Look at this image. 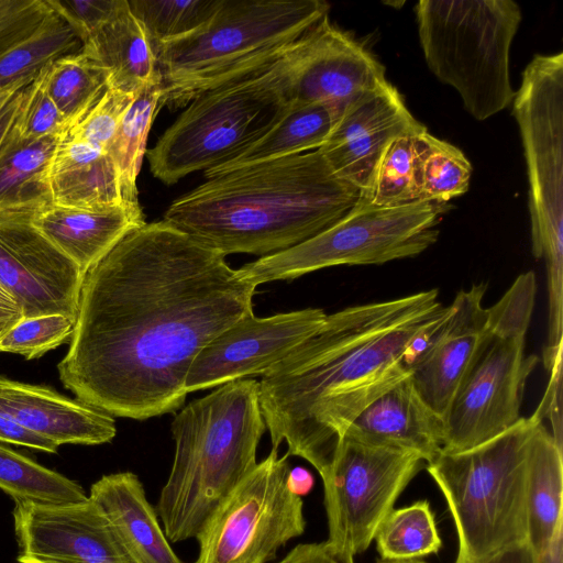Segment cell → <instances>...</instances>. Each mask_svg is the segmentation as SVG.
I'll return each mask as SVG.
<instances>
[{
	"instance_id": "1",
	"label": "cell",
	"mask_w": 563,
	"mask_h": 563,
	"mask_svg": "<svg viewBox=\"0 0 563 563\" xmlns=\"http://www.w3.org/2000/svg\"><path fill=\"white\" fill-rule=\"evenodd\" d=\"M255 290L220 252L164 220L145 223L86 273L59 379L112 417L175 412L194 360L254 313Z\"/></svg>"
},
{
	"instance_id": "2",
	"label": "cell",
	"mask_w": 563,
	"mask_h": 563,
	"mask_svg": "<svg viewBox=\"0 0 563 563\" xmlns=\"http://www.w3.org/2000/svg\"><path fill=\"white\" fill-rule=\"evenodd\" d=\"M438 289L361 303L327 314L321 327L258 382L272 449L322 476L362 410L400 379L426 338L445 319Z\"/></svg>"
},
{
	"instance_id": "3",
	"label": "cell",
	"mask_w": 563,
	"mask_h": 563,
	"mask_svg": "<svg viewBox=\"0 0 563 563\" xmlns=\"http://www.w3.org/2000/svg\"><path fill=\"white\" fill-rule=\"evenodd\" d=\"M361 199L314 150L206 178L175 199L163 220L224 256L263 257L317 235Z\"/></svg>"
},
{
	"instance_id": "4",
	"label": "cell",
	"mask_w": 563,
	"mask_h": 563,
	"mask_svg": "<svg viewBox=\"0 0 563 563\" xmlns=\"http://www.w3.org/2000/svg\"><path fill=\"white\" fill-rule=\"evenodd\" d=\"M175 454L155 506L168 541L196 539L209 517L257 465L266 431L258 382L239 379L189 402L170 424Z\"/></svg>"
},
{
	"instance_id": "5",
	"label": "cell",
	"mask_w": 563,
	"mask_h": 563,
	"mask_svg": "<svg viewBox=\"0 0 563 563\" xmlns=\"http://www.w3.org/2000/svg\"><path fill=\"white\" fill-rule=\"evenodd\" d=\"M328 13L322 0H221L199 29L152 46L161 107H183L208 89L278 60Z\"/></svg>"
},
{
	"instance_id": "6",
	"label": "cell",
	"mask_w": 563,
	"mask_h": 563,
	"mask_svg": "<svg viewBox=\"0 0 563 563\" xmlns=\"http://www.w3.org/2000/svg\"><path fill=\"white\" fill-rule=\"evenodd\" d=\"M539 419L522 418L468 450L426 464L445 498L457 534L454 563H476L527 540L528 452Z\"/></svg>"
},
{
	"instance_id": "7",
	"label": "cell",
	"mask_w": 563,
	"mask_h": 563,
	"mask_svg": "<svg viewBox=\"0 0 563 563\" xmlns=\"http://www.w3.org/2000/svg\"><path fill=\"white\" fill-rule=\"evenodd\" d=\"M287 53L196 96L147 152L153 176L174 185L220 167L265 135L289 107Z\"/></svg>"
},
{
	"instance_id": "8",
	"label": "cell",
	"mask_w": 563,
	"mask_h": 563,
	"mask_svg": "<svg viewBox=\"0 0 563 563\" xmlns=\"http://www.w3.org/2000/svg\"><path fill=\"white\" fill-rule=\"evenodd\" d=\"M429 69L485 121L512 103L510 48L522 20L511 0H421L415 7Z\"/></svg>"
},
{
	"instance_id": "9",
	"label": "cell",
	"mask_w": 563,
	"mask_h": 563,
	"mask_svg": "<svg viewBox=\"0 0 563 563\" xmlns=\"http://www.w3.org/2000/svg\"><path fill=\"white\" fill-rule=\"evenodd\" d=\"M537 297L536 274H520L488 307L484 334L444 417L442 452L477 446L520 419L525 387L539 358L526 354Z\"/></svg>"
},
{
	"instance_id": "10",
	"label": "cell",
	"mask_w": 563,
	"mask_h": 563,
	"mask_svg": "<svg viewBox=\"0 0 563 563\" xmlns=\"http://www.w3.org/2000/svg\"><path fill=\"white\" fill-rule=\"evenodd\" d=\"M529 183L531 251L547 268L548 340L563 334V53L537 54L512 100Z\"/></svg>"
},
{
	"instance_id": "11",
	"label": "cell",
	"mask_w": 563,
	"mask_h": 563,
	"mask_svg": "<svg viewBox=\"0 0 563 563\" xmlns=\"http://www.w3.org/2000/svg\"><path fill=\"white\" fill-rule=\"evenodd\" d=\"M448 203L417 201L383 208L361 199L331 227L285 251L260 257L238 268L256 287L290 280L339 265H380L415 257L439 238Z\"/></svg>"
},
{
	"instance_id": "12",
	"label": "cell",
	"mask_w": 563,
	"mask_h": 563,
	"mask_svg": "<svg viewBox=\"0 0 563 563\" xmlns=\"http://www.w3.org/2000/svg\"><path fill=\"white\" fill-rule=\"evenodd\" d=\"M288 457L272 449L230 492L197 534L194 563H269L305 532L303 501L289 486Z\"/></svg>"
},
{
	"instance_id": "13",
	"label": "cell",
	"mask_w": 563,
	"mask_h": 563,
	"mask_svg": "<svg viewBox=\"0 0 563 563\" xmlns=\"http://www.w3.org/2000/svg\"><path fill=\"white\" fill-rule=\"evenodd\" d=\"M411 451L343 438L321 476L328 549L354 562L367 550L402 490L423 466Z\"/></svg>"
},
{
	"instance_id": "14",
	"label": "cell",
	"mask_w": 563,
	"mask_h": 563,
	"mask_svg": "<svg viewBox=\"0 0 563 563\" xmlns=\"http://www.w3.org/2000/svg\"><path fill=\"white\" fill-rule=\"evenodd\" d=\"M286 68L290 104L320 103L340 115L358 97L388 81L380 62L328 15L294 44Z\"/></svg>"
},
{
	"instance_id": "15",
	"label": "cell",
	"mask_w": 563,
	"mask_h": 563,
	"mask_svg": "<svg viewBox=\"0 0 563 563\" xmlns=\"http://www.w3.org/2000/svg\"><path fill=\"white\" fill-rule=\"evenodd\" d=\"M325 317L321 308H305L240 319L196 356L185 380L186 394L264 375L316 332Z\"/></svg>"
},
{
	"instance_id": "16",
	"label": "cell",
	"mask_w": 563,
	"mask_h": 563,
	"mask_svg": "<svg viewBox=\"0 0 563 563\" xmlns=\"http://www.w3.org/2000/svg\"><path fill=\"white\" fill-rule=\"evenodd\" d=\"M19 563H132L101 507L14 503Z\"/></svg>"
},
{
	"instance_id": "17",
	"label": "cell",
	"mask_w": 563,
	"mask_h": 563,
	"mask_svg": "<svg viewBox=\"0 0 563 563\" xmlns=\"http://www.w3.org/2000/svg\"><path fill=\"white\" fill-rule=\"evenodd\" d=\"M424 130L398 89L387 81L349 104L318 150L336 176L368 200L388 146L399 137Z\"/></svg>"
},
{
	"instance_id": "18",
	"label": "cell",
	"mask_w": 563,
	"mask_h": 563,
	"mask_svg": "<svg viewBox=\"0 0 563 563\" xmlns=\"http://www.w3.org/2000/svg\"><path fill=\"white\" fill-rule=\"evenodd\" d=\"M85 274L25 220L0 221V285L23 317L76 316Z\"/></svg>"
},
{
	"instance_id": "19",
	"label": "cell",
	"mask_w": 563,
	"mask_h": 563,
	"mask_svg": "<svg viewBox=\"0 0 563 563\" xmlns=\"http://www.w3.org/2000/svg\"><path fill=\"white\" fill-rule=\"evenodd\" d=\"M485 292L483 283L461 289L411 363L409 377L417 393L442 418L484 334L488 319Z\"/></svg>"
},
{
	"instance_id": "20",
	"label": "cell",
	"mask_w": 563,
	"mask_h": 563,
	"mask_svg": "<svg viewBox=\"0 0 563 563\" xmlns=\"http://www.w3.org/2000/svg\"><path fill=\"white\" fill-rule=\"evenodd\" d=\"M0 411L58 445H98L117 434L109 413L55 389L0 376Z\"/></svg>"
},
{
	"instance_id": "21",
	"label": "cell",
	"mask_w": 563,
	"mask_h": 563,
	"mask_svg": "<svg viewBox=\"0 0 563 563\" xmlns=\"http://www.w3.org/2000/svg\"><path fill=\"white\" fill-rule=\"evenodd\" d=\"M343 438L411 451L427 464L443 450L444 421L422 400L407 376L368 404Z\"/></svg>"
},
{
	"instance_id": "22",
	"label": "cell",
	"mask_w": 563,
	"mask_h": 563,
	"mask_svg": "<svg viewBox=\"0 0 563 563\" xmlns=\"http://www.w3.org/2000/svg\"><path fill=\"white\" fill-rule=\"evenodd\" d=\"M29 223L86 273L130 232L145 224L141 206L79 209L51 203Z\"/></svg>"
},
{
	"instance_id": "23",
	"label": "cell",
	"mask_w": 563,
	"mask_h": 563,
	"mask_svg": "<svg viewBox=\"0 0 563 563\" xmlns=\"http://www.w3.org/2000/svg\"><path fill=\"white\" fill-rule=\"evenodd\" d=\"M88 496L103 510L132 563H184L166 538L135 473L103 475L90 486Z\"/></svg>"
},
{
	"instance_id": "24",
	"label": "cell",
	"mask_w": 563,
	"mask_h": 563,
	"mask_svg": "<svg viewBox=\"0 0 563 563\" xmlns=\"http://www.w3.org/2000/svg\"><path fill=\"white\" fill-rule=\"evenodd\" d=\"M80 52L106 71L108 88L137 95L161 80L152 45L126 0L81 44Z\"/></svg>"
},
{
	"instance_id": "25",
	"label": "cell",
	"mask_w": 563,
	"mask_h": 563,
	"mask_svg": "<svg viewBox=\"0 0 563 563\" xmlns=\"http://www.w3.org/2000/svg\"><path fill=\"white\" fill-rule=\"evenodd\" d=\"M48 180L56 206L97 209L124 203L111 156L86 143L60 139L51 159Z\"/></svg>"
},
{
	"instance_id": "26",
	"label": "cell",
	"mask_w": 563,
	"mask_h": 563,
	"mask_svg": "<svg viewBox=\"0 0 563 563\" xmlns=\"http://www.w3.org/2000/svg\"><path fill=\"white\" fill-rule=\"evenodd\" d=\"M60 139L24 140L10 129L0 144V221H29L52 203L48 172Z\"/></svg>"
},
{
	"instance_id": "27",
	"label": "cell",
	"mask_w": 563,
	"mask_h": 563,
	"mask_svg": "<svg viewBox=\"0 0 563 563\" xmlns=\"http://www.w3.org/2000/svg\"><path fill=\"white\" fill-rule=\"evenodd\" d=\"M563 450L543 422L533 427L528 452L527 540L537 554L563 521Z\"/></svg>"
},
{
	"instance_id": "28",
	"label": "cell",
	"mask_w": 563,
	"mask_h": 563,
	"mask_svg": "<svg viewBox=\"0 0 563 563\" xmlns=\"http://www.w3.org/2000/svg\"><path fill=\"white\" fill-rule=\"evenodd\" d=\"M340 114L320 104H290L282 119L260 140L220 167L205 172L206 178L271 159L320 148L332 132Z\"/></svg>"
},
{
	"instance_id": "29",
	"label": "cell",
	"mask_w": 563,
	"mask_h": 563,
	"mask_svg": "<svg viewBox=\"0 0 563 563\" xmlns=\"http://www.w3.org/2000/svg\"><path fill=\"white\" fill-rule=\"evenodd\" d=\"M412 143L418 201L448 203L467 192L473 168L460 148L427 130Z\"/></svg>"
},
{
	"instance_id": "30",
	"label": "cell",
	"mask_w": 563,
	"mask_h": 563,
	"mask_svg": "<svg viewBox=\"0 0 563 563\" xmlns=\"http://www.w3.org/2000/svg\"><path fill=\"white\" fill-rule=\"evenodd\" d=\"M80 49L76 33L52 10L27 37L0 52V90L31 82L51 62Z\"/></svg>"
},
{
	"instance_id": "31",
	"label": "cell",
	"mask_w": 563,
	"mask_h": 563,
	"mask_svg": "<svg viewBox=\"0 0 563 563\" xmlns=\"http://www.w3.org/2000/svg\"><path fill=\"white\" fill-rule=\"evenodd\" d=\"M161 80L143 88L125 111L107 150L117 167L122 200L126 205L140 206L136 179L151 125L161 109Z\"/></svg>"
},
{
	"instance_id": "32",
	"label": "cell",
	"mask_w": 563,
	"mask_h": 563,
	"mask_svg": "<svg viewBox=\"0 0 563 563\" xmlns=\"http://www.w3.org/2000/svg\"><path fill=\"white\" fill-rule=\"evenodd\" d=\"M43 74L46 92L64 117L67 130L85 117L108 88L106 71L80 51L51 62Z\"/></svg>"
},
{
	"instance_id": "33",
	"label": "cell",
	"mask_w": 563,
	"mask_h": 563,
	"mask_svg": "<svg viewBox=\"0 0 563 563\" xmlns=\"http://www.w3.org/2000/svg\"><path fill=\"white\" fill-rule=\"evenodd\" d=\"M0 489L14 503L68 504L88 498L78 483L1 442Z\"/></svg>"
},
{
	"instance_id": "34",
	"label": "cell",
	"mask_w": 563,
	"mask_h": 563,
	"mask_svg": "<svg viewBox=\"0 0 563 563\" xmlns=\"http://www.w3.org/2000/svg\"><path fill=\"white\" fill-rule=\"evenodd\" d=\"M374 540L384 560L421 559L442 548L428 500L393 509L378 527Z\"/></svg>"
},
{
	"instance_id": "35",
	"label": "cell",
	"mask_w": 563,
	"mask_h": 563,
	"mask_svg": "<svg viewBox=\"0 0 563 563\" xmlns=\"http://www.w3.org/2000/svg\"><path fill=\"white\" fill-rule=\"evenodd\" d=\"M128 3L154 46L199 29L214 13L221 0H132Z\"/></svg>"
},
{
	"instance_id": "36",
	"label": "cell",
	"mask_w": 563,
	"mask_h": 563,
	"mask_svg": "<svg viewBox=\"0 0 563 563\" xmlns=\"http://www.w3.org/2000/svg\"><path fill=\"white\" fill-rule=\"evenodd\" d=\"M413 136L399 137L388 146L377 168L373 191L368 199L372 205L393 208L418 201Z\"/></svg>"
},
{
	"instance_id": "37",
	"label": "cell",
	"mask_w": 563,
	"mask_h": 563,
	"mask_svg": "<svg viewBox=\"0 0 563 563\" xmlns=\"http://www.w3.org/2000/svg\"><path fill=\"white\" fill-rule=\"evenodd\" d=\"M75 323L76 316L63 313L23 317L0 339V352L19 354L26 360L38 358L69 343Z\"/></svg>"
},
{
	"instance_id": "38",
	"label": "cell",
	"mask_w": 563,
	"mask_h": 563,
	"mask_svg": "<svg viewBox=\"0 0 563 563\" xmlns=\"http://www.w3.org/2000/svg\"><path fill=\"white\" fill-rule=\"evenodd\" d=\"M135 96L107 88L95 106L62 139L86 143L107 152Z\"/></svg>"
},
{
	"instance_id": "39",
	"label": "cell",
	"mask_w": 563,
	"mask_h": 563,
	"mask_svg": "<svg viewBox=\"0 0 563 563\" xmlns=\"http://www.w3.org/2000/svg\"><path fill=\"white\" fill-rule=\"evenodd\" d=\"M43 69L23 88L21 106L12 125L15 134L24 140L63 136L67 131L64 117L46 92Z\"/></svg>"
},
{
	"instance_id": "40",
	"label": "cell",
	"mask_w": 563,
	"mask_h": 563,
	"mask_svg": "<svg viewBox=\"0 0 563 563\" xmlns=\"http://www.w3.org/2000/svg\"><path fill=\"white\" fill-rule=\"evenodd\" d=\"M51 12L46 0H0V52L27 37Z\"/></svg>"
},
{
	"instance_id": "41",
	"label": "cell",
	"mask_w": 563,
	"mask_h": 563,
	"mask_svg": "<svg viewBox=\"0 0 563 563\" xmlns=\"http://www.w3.org/2000/svg\"><path fill=\"white\" fill-rule=\"evenodd\" d=\"M81 44L115 12L121 0H46Z\"/></svg>"
},
{
	"instance_id": "42",
	"label": "cell",
	"mask_w": 563,
	"mask_h": 563,
	"mask_svg": "<svg viewBox=\"0 0 563 563\" xmlns=\"http://www.w3.org/2000/svg\"><path fill=\"white\" fill-rule=\"evenodd\" d=\"M547 371L550 373L549 383L540 405L532 413L543 422L548 419L552 427L550 432L560 449L562 445V351L558 353Z\"/></svg>"
},
{
	"instance_id": "43",
	"label": "cell",
	"mask_w": 563,
	"mask_h": 563,
	"mask_svg": "<svg viewBox=\"0 0 563 563\" xmlns=\"http://www.w3.org/2000/svg\"><path fill=\"white\" fill-rule=\"evenodd\" d=\"M0 442L15 444L46 453H56L59 445L42 438L18 423L11 416L0 411Z\"/></svg>"
},
{
	"instance_id": "44",
	"label": "cell",
	"mask_w": 563,
	"mask_h": 563,
	"mask_svg": "<svg viewBox=\"0 0 563 563\" xmlns=\"http://www.w3.org/2000/svg\"><path fill=\"white\" fill-rule=\"evenodd\" d=\"M276 563H354L333 554L323 542L299 543Z\"/></svg>"
},
{
	"instance_id": "45",
	"label": "cell",
	"mask_w": 563,
	"mask_h": 563,
	"mask_svg": "<svg viewBox=\"0 0 563 563\" xmlns=\"http://www.w3.org/2000/svg\"><path fill=\"white\" fill-rule=\"evenodd\" d=\"M476 563H537V553L528 541L506 547Z\"/></svg>"
},
{
	"instance_id": "46",
	"label": "cell",
	"mask_w": 563,
	"mask_h": 563,
	"mask_svg": "<svg viewBox=\"0 0 563 563\" xmlns=\"http://www.w3.org/2000/svg\"><path fill=\"white\" fill-rule=\"evenodd\" d=\"M23 96V88L15 91L0 108V144L12 128Z\"/></svg>"
},
{
	"instance_id": "47",
	"label": "cell",
	"mask_w": 563,
	"mask_h": 563,
	"mask_svg": "<svg viewBox=\"0 0 563 563\" xmlns=\"http://www.w3.org/2000/svg\"><path fill=\"white\" fill-rule=\"evenodd\" d=\"M563 521H561L548 544V547L537 554V563H563Z\"/></svg>"
},
{
	"instance_id": "48",
	"label": "cell",
	"mask_w": 563,
	"mask_h": 563,
	"mask_svg": "<svg viewBox=\"0 0 563 563\" xmlns=\"http://www.w3.org/2000/svg\"><path fill=\"white\" fill-rule=\"evenodd\" d=\"M23 318L13 297L0 285V321L14 325Z\"/></svg>"
},
{
	"instance_id": "49",
	"label": "cell",
	"mask_w": 563,
	"mask_h": 563,
	"mask_svg": "<svg viewBox=\"0 0 563 563\" xmlns=\"http://www.w3.org/2000/svg\"><path fill=\"white\" fill-rule=\"evenodd\" d=\"M313 485V477L311 474L301 467L290 470L289 486L297 495L307 494Z\"/></svg>"
},
{
	"instance_id": "50",
	"label": "cell",
	"mask_w": 563,
	"mask_h": 563,
	"mask_svg": "<svg viewBox=\"0 0 563 563\" xmlns=\"http://www.w3.org/2000/svg\"><path fill=\"white\" fill-rule=\"evenodd\" d=\"M30 84V82H29ZM29 84L26 82H23V84H19V85H15L13 87H10L8 89H4V90H0V108L3 106V103L18 90L24 88L25 86H27Z\"/></svg>"
},
{
	"instance_id": "51",
	"label": "cell",
	"mask_w": 563,
	"mask_h": 563,
	"mask_svg": "<svg viewBox=\"0 0 563 563\" xmlns=\"http://www.w3.org/2000/svg\"><path fill=\"white\" fill-rule=\"evenodd\" d=\"M376 563H427L422 559H408V560H384L379 559Z\"/></svg>"
},
{
	"instance_id": "52",
	"label": "cell",
	"mask_w": 563,
	"mask_h": 563,
	"mask_svg": "<svg viewBox=\"0 0 563 563\" xmlns=\"http://www.w3.org/2000/svg\"><path fill=\"white\" fill-rule=\"evenodd\" d=\"M12 328V325L0 321V339Z\"/></svg>"
}]
</instances>
